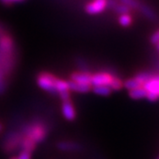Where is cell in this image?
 Here are the masks:
<instances>
[{"instance_id":"obj_1","label":"cell","mask_w":159,"mask_h":159,"mask_svg":"<svg viewBox=\"0 0 159 159\" xmlns=\"http://www.w3.org/2000/svg\"><path fill=\"white\" fill-rule=\"evenodd\" d=\"M57 78L51 73L43 72L36 77L37 85L43 90L51 93L52 95H57L56 83Z\"/></svg>"},{"instance_id":"obj_2","label":"cell","mask_w":159,"mask_h":159,"mask_svg":"<svg viewBox=\"0 0 159 159\" xmlns=\"http://www.w3.org/2000/svg\"><path fill=\"white\" fill-rule=\"evenodd\" d=\"M142 87L147 91V98L149 101L154 102L159 98V75L151 76L146 80Z\"/></svg>"},{"instance_id":"obj_3","label":"cell","mask_w":159,"mask_h":159,"mask_svg":"<svg viewBox=\"0 0 159 159\" xmlns=\"http://www.w3.org/2000/svg\"><path fill=\"white\" fill-rule=\"evenodd\" d=\"M25 134H26V136L33 140L35 143H39L44 140L47 134V130L43 125L37 124V125L29 126L25 131Z\"/></svg>"},{"instance_id":"obj_4","label":"cell","mask_w":159,"mask_h":159,"mask_svg":"<svg viewBox=\"0 0 159 159\" xmlns=\"http://www.w3.org/2000/svg\"><path fill=\"white\" fill-rule=\"evenodd\" d=\"M114 76L107 72H99L92 74L91 84L93 86H109L111 85Z\"/></svg>"},{"instance_id":"obj_5","label":"cell","mask_w":159,"mask_h":159,"mask_svg":"<svg viewBox=\"0 0 159 159\" xmlns=\"http://www.w3.org/2000/svg\"><path fill=\"white\" fill-rule=\"evenodd\" d=\"M107 0H92L85 6V11L89 14H98L107 7Z\"/></svg>"},{"instance_id":"obj_6","label":"cell","mask_w":159,"mask_h":159,"mask_svg":"<svg viewBox=\"0 0 159 159\" xmlns=\"http://www.w3.org/2000/svg\"><path fill=\"white\" fill-rule=\"evenodd\" d=\"M91 78H92V74L89 72H74L71 74L70 76V80L74 81L76 83L80 84H87V85H91Z\"/></svg>"},{"instance_id":"obj_7","label":"cell","mask_w":159,"mask_h":159,"mask_svg":"<svg viewBox=\"0 0 159 159\" xmlns=\"http://www.w3.org/2000/svg\"><path fill=\"white\" fill-rule=\"evenodd\" d=\"M62 113L64 117L67 120H74L76 118V111L71 100L63 101L62 102Z\"/></svg>"},{"instance_id":"obj_8","label":"cell","mask_w":159,"mask_h":159,"mask_svg":"<svg viewBox=\"0 0 159 159\" xmlns=\"http://www.w3.org/2000/svg\"><path fill=\"white\" fill-rule=\"evenodd\" d=\"M68 85L70 90L79 92V93H88L92 89V86L91 85L80 84V83H76V82L72 81V80H69Z\"/></svg>"},{"instance_id":"obj_9","label":"cell","mask_w":159,"mask_h":159,"mask_svg":"<svg viewBox=\"0 0 159 159\" xmlns=\"http://www.w3.org/2000/svg\"><path fill=\"white\" fill-rule=\"evenodd\" d=\"M13 48V42L11 37H9L7 34H3L0 36V49L2 51H10Z\"/></svg>"},{"instance_id":"obj_10","label":"cell","mask_w":159,"mask_h":159,"mask_svg":"<svg viewBox=\"0 0 159 159\" xmlns=\"http://www.w3.org/2000/svg\"><path fill=\"white\" fill-rule=\"evenodd\" d=\"M129 96L133 99H142L147 97V91L143 87H139L129 91Z\"/></svg>"},{"instance_id":"obj_11","label":"cell","mask_w":159,"mask_h":159,"mask_svg":"<svg viewBox=\"0 0 159 159\" xmlns=\"http://www.w3.org/2000/svg\"><path fill=\"white\" fill-rule=\"evenodd\" d=\"M20 146H21V148L24 150H28L29 152H32L35 148L36 143L28 136H25L23 139H21Z\"/></svg>"},{"instance_id":"obj_12","label":"cell","mask_w":159,"mask_h":159,"mask_svg":"<svg viewBox=\"0 0 159 159\" xmlns=\"http://www.w3.org/2000/svg\"><path fill=\"white\" fill-rule=\"evenodd\" d=\"M123 86L125 87V89L131 90V89H136V88H139V87H142V82L137 78V76H135L134 78L126 80L125 82L123 83Z\"/></svg>"},{"instance_id":"obj_13","label":"cell","mask_w":159,"mask_h":159,"mask_svg":"<svg viewBox=\"0 0 159 159\" xmlns=\"http://www.w3.org/2000/svg\"><path fill=\"white\" fill-rule=\"evenodd\" d=\"M92 90L94 91L95 94L99 95V96H103V97L109 96L112 91L109 86H93Z\"/></svg>"},{"instance_id":"obj_14","label":"cell","mask_w":159,"mask_h":159,"mask_svg":"<svg viewBox=\"0 0 159 159\" xmlns=\"http://www.w3.org/2000/svg\"><path fill=\"white\" fill-rule=\"evenodd\" d=\"M57 148L61 150L65 151H70V150H77L79 148V145L70 142H62L57 143Z\"/></svg>"},{"instance_id":"obj_15","label":"cell","mask_w":159,"mask_h":159,"mask_svg":"<svg viewBox=\"0 0 159 159\" xmlns=\"http://www.w3.org/2000/svg\"><path fill=\"white\" fill-rule=\"evenodd\" d=\"M119 22L122 27H128V26H130L131 23H132V17L128 13L120 14L119 19Z\"/></svg>"},{"instance_id":"obj_16","label":"cell","mask_w":159,"mask_h":159,"mask_svg":"<svg viewBox=\"0 0 159 159\" xmlns=\"http://www.w3.org/2000/svg\"><path fill=\"white\" fill-rule=\"evenodd\" d=\"M123 87V82L120 79H119L118 77H114L111 85H110V88L111 89V90H119L121 88Z\"/></svg>"},{"instance_id":"obj_17","label":"cell","mask_w":159,"mask_h":159,"mask_svg":"<svg viewBox=\"0 0 159 159\" xmlns=\"http://www.w3.org/2000/svg\"><path fill=\"white\" fill-rule=\"evenodd\" d=\"M122 4H124L126 6H128L129 8H139L140 7V4L136 0H121Z\"/></svg>"},{"instance_id":"obj_18","label":"cell","mask_w":159,"mask_h":159,"mask_svg":"<svg viewBox=\"0 0 159 159\" xmlns=\"http://www.w3.org/2000/svg\"><path fill=\"white\" fill-rule=\"evenodd\" d=\"M115 11H117V12H119L120 14H124V13H128V11H129V7L128 6H126L124 4H122V5H119V6H117L115 7Z\"/></svg>"},{"instance_id":"obj_19","label":"cell","mask_w":159,"mask_h":159,"mask_svg":"<svg viewBox=\"0 0 159 159\" xmlns=\"http://www.w3.org/2000/svg\"><path fill=\"white\" fill-rule=\"evenodd\" d=\"M31 153L32 152H29L28 150L22 149L21 152L19 155V157H17V159H31Z\"/></svg>"},{"instance_id":"obj_20","label":"cell","mask_w":159,"mask_h":159,"mask_svg":"<svg viewBox=\"0 0 159 159\" xmlns=\"http://www.w3.org/2000/svg\"><path fill=\"white\" fill-rule=\"evenodd\" d=\"M141 9H142V12H143V13H144L146 16H148V18H153L154 17L153 11H151L149 8L146 7V6H141Z\"/></svg>"},{"instance_id":"obj_21","label":"cell","mask_w":159,"mask_h":159,"mask_svg":"<svg viewBox=\"0 0 159 159\" xmlns=\"http://www.w3.org/2000/svg\"><path fill=\"white\" fill-rule=\"evenodd\" d=\"M150 41H151V43H159V30L158 31H157L156 33H154L152 34V36H151V38H150Z\"/></svg>"},{"instance_id":"obj_22","label":"cell","mask_w":159,"mask_h":159,"mask_svg":"<svg viewBox=\"0 0 159 159\" xmlns=\"http://www.w3.org/2000/svg\"><path fill=\"white\" fill-rule=\"evenodd\" d=\"M4 4H6V5H10V4H12V3H17V2H21L23 0H1Z\"/></svg>"},{"instance_id":"obj_23","label":"cell","mask_w":159,"mask_h":159,"mask_svg":"<svg viewBox=\"0 0 159 159\" xmlns=\"http://www.w3.org/2000/svg\"><path fill=\"white\" fill-rule=\"evenodd\" d=\"M3 34H5V32H4V30H3V29L0 27V36H2Z\"/></svg>"},{"instance_id":"obj_24","label":"cell","mask_w":159,"mask_h":159,"mask_svg":"<svg viewBox=\"0 0 159 159\" xmlns=\"http://www.w3.org/2000/svg\"><path fill=\"white\" fill-rule=\"evenodd\" d=\"M1 128H2V126H1V125H0V130H1Z\"/></svg>"},{"instance_id":"obj_25","label":"cell","mask_w":159,"mask_h":159,"mask_svg":"<svg viewBox=\"0 0 159 159\" xmlns=\"http://www.w3.org/2000/svg\"><path fill=\"white\" fill-rule=\"evenodd\" d=\"M11 159H17V158H14V157H12V158H11Z\"/></svg>"},{"instance_id":"obj_26","label":"cell","mask_w":159,"mask_h":159,"mask_svg":"<svg viewBox=\"0 0 159 159\" xmlns=\"http://www.w3.org/2000/svg\"><path fill=\"white\" fill-rule=\"evenodd\" d=\"M158 49H159V43H158Z\"/></svg>"},{"instance_id":"obj_27","label":"cell","mask_w":159,"mask_h":159,"mask_svg":"<svg viewBox=\"0 0 159 159\" xmlns=\"http://www.w3.org/2000/svg\"><path fill=\"white\" fill-rule=\"evenodd\" d=\"M157 159H159V157H158V158H157Z\"/></svg>"}]
</instances>
